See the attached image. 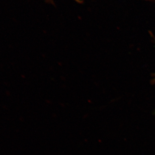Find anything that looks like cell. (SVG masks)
<instances>
[{"mask_svg": "<svg viewBox=\"0 0 155 155\" xmlns=\"http://www.w3.org/2000/svg\"><path fill=\"white\" fill-rule=\"evenodd\" d=\"M154 1H155V0H154Z\"/></svg>", "mask_w": 155, "mask_h": 155, "instance_id": "obj_1", "label": "cell"}]
</instances>
